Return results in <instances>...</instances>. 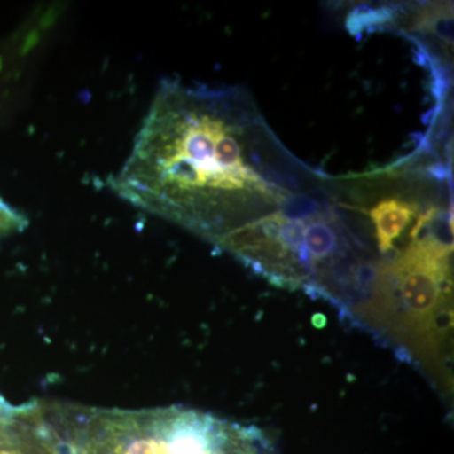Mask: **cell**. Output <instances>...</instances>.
<instances>
[{
    "instance_id": "1",
    "label": "cell",
    "mask_w": 454,
    "mask_h": 454,
    "mask_svg": "<svg viewBox=\"0 0 454 454\" xmlns=\"http://www.w3.org/2000/svg\"><path fill=\"white\" fill-rule=\"evenodd\" d=\"M235 86L164 80L113 190L217 243L322 184Z\"/></svg>"
},
{
    "instance_id": "2",
    "label": "cell",
    "mask_w": 454,
    "mask_h": 454,
    "mask_svg": "<svg viewBox=\"0 0 454 454\" xmlns=\"http://www.w3.org/2000/svg\"><path fill=\"white\" fill-rule=\"evenodd\" d=\"M442 215L384 260L364 309L419 355H434L452 292V220Z\"/></svg>"
},
{
    "instance_id": "3",
    "label": "cell",
    "mask_w": 454,
    "mask_h": 454,
    "mask_svg": "<svg viewBox=\"0 0 454 454\" xmlns=\"http://www.w3.org/2000/svg\"><path fill=\"white\" fill-rule=\"evenodd\" d=\"M26 225L25 217L0 199V236L20 231V230L25 229Z\"/></svg>"
}]
</instances>
